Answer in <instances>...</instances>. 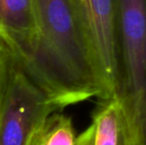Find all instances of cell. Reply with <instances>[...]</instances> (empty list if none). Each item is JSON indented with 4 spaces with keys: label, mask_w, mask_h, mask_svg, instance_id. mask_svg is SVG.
<instances>
[{
    "label": "cell",
    "mask_w": 146,
    "mask_h": 145,
    "mask_svg": "<svg viewBox=\"0 0 146 145\" xmlns=\"http://www.w3.org/2000/svg\"><path fill=\"white\" fill-rule=\"evenodd\" d=\"M94 127L92 123L90 124L85 131L78 135L76 145H94Z\"/></svg>",
    "instance_id": "9"
},
{
    "label": "cell",
    "mask_w": 146,
    "mask_h": 145,
    "mask_svg": "<svg viewBox=\"0 0 146 145\" xmlns=\"http://www.w3.org/2000/svg\"><path fill=\"white\" fill-rule=\"evenodd\" d=\"M77 137L72 118L55 111L37 125L29 145H76Z\"/></svg>",
    "instance_id": "7"
},
{
    "label": "cell",
    "mask_w": 146,
    "mask_h": 145,
    "mask_svg": "<svg viewBox=\"0 0 146 145\" xmlns=\"http://www.w3.org/2000/svg\"><path fill=\"white\" fill-rule=\"evenodd\" d=\"M100 87V101L118 87L113 0H71Z\"/></svg>",
    "instance_id": "3"
},
{
    "label": "cell",
    "mask_w": 146,
    "mask_h": 145,
    "mask_svg": "<svg viewBox=\"0 0 146 145\" xmlns=\"http://www.w3.org/2000/svg\"><path fill=\"white\" fill-rule=\"evenodd\" d=\"M94 145H133L120 99L100 101L92 114Z\"/></svg>",
    "instance_id": "6"
},
{
    "label": "cell",
    "mask_w": 146,
    "mask_h": 145,
    "mask_svg": "<svg viewBox=\"0 0 146 145\" xmlns=\"http://www.w3.org/2000/svg\"><path fill=\"white\" fill-rule=\"evenodd\" d=\"M121 101L133 145H146V0H113Z\"/></svg>",
    "instance_id": "2"
},
{
    "label": "cell",
    "mask_w": 146,
    "mask_h": 145,
    "mask_svg": "<svg viewBox=\"0 0 146 145\" xmlns=\"http://www.w3.org/2000/svg\"><path fill=\"white\" fill-rule=\"evenodd\" d=\"M55 111L60 110L15 59L0 113V145H29L37 125Z\"/></svg>",
    "instance_id": "4"
},
{
    "label": "cell",
    "mask_w": 146,
    "mask_h": 145,
    "mask_svg": "<svg viewBox=\"0 0 146 145\" xmlns=\"http://www.w3.org/2000/svg\"><path fill=\"white\" fill-rule=\"evenodd\" d=\"M0 39L20 66L29 61L36 41L32 0H0Z\"/></svg>",
    "instance_id": "5"
},
{
    "label": "cell",
    "mask_w": 146,
    "mask_h": 145,
    "mask_svg": "<svg viewBox=\"0 0 146 145\" xmlns=\"http://www.w3.org/2000/svg\"><path fill=\"white\" fill-rule=\"evenodd\" d=\"M32 1L36 41L21 67L59 110L100 99V83L72 1Z\"/></svg>",
    "instance_id": "1"
},
{
    "label": "cell",
    "mask_w": 146,
    "mask_h": 145,
    "mask_svg": "<svg viewBox=\"0 0 146 145\" xmlns=\"http://www.w3.org/2000/svg\"><path fill=\"white\" fill-rule=\"evenodd\" d=\"M15 60L13 53L0 39V113L3 107L4 99L7 93L8 83L13 62Z\"/></svg>",
    "instance_id": "8"
}]
</instances>
